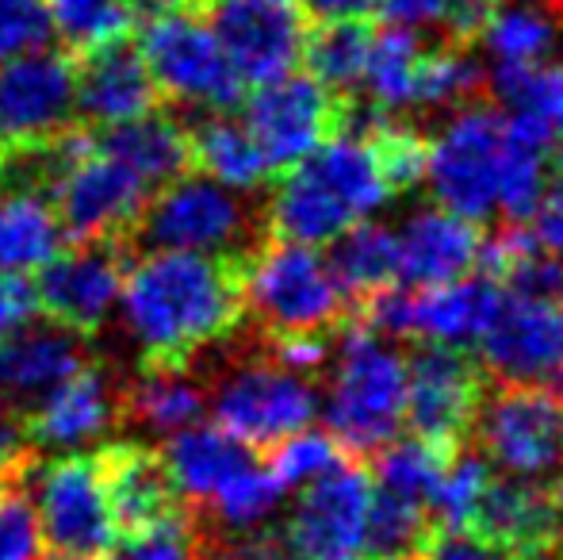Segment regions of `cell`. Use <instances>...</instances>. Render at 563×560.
Returning a JSON list of instances; mask_svg holds the SVG:
<instances>
[{
    "instance_id": "1",
    "label": "cell",
    "mask_w": 563,
    "mask_h": 560,
    "mask_svg": "<svg viewBox=\"0 0 563 560\" xmlns=\"http://www.w3.org/2000/svg\"><path fill=\"white\" fill-rule=\"evenodd\" d=\"M119 311L142 365L188 369L245 319L238 262L180 250H150L123 270Z\"/></svg>"
},
{
    "instance_id": "2",
    "label": "cell",
    "mask_w": 563,
    "mask_h": 560,
    "mask_svg": "<svg viewBox=\"0 0 563 560\" xmlns=\"http://www.w3.org/2000/svg\"><path fill=\"white\" fill-rule=\"evenodd\" d=\"M379 154L368 135L338 131L307 157L288 165L268 200V227L276 239L299 246H330L349 227L376 216L391 204Z\"/></svg>"
},
{
    "instance_id": "3",
    "label": "cell",
    "mask_w": 563,
    "mask_h": 560,
    "mask_svg": "<svg viewBox=\"0 0 563 560\" xmlns=\"http://www.w3.org/2000/svg\"><path fill=\"white\" fill-rule=\"evenodd\" d=\"M134 51L146 62L157 92L180 105L227 112L242 100V81L230 69L196 0H131Z\"/></svg>"
},
{
    "instance_id": "4",
    "label": "cell",
    "mask_w": 563,
    "mask_h": 560,
    "mask_svg": "<svg viewBox=\"0 0 563 560\" xmlns=\"http://www.w3.org/2000/svg\"><path fill=\"white\" fill-rule=\"evenodd\" d=\"M407 407V358L391 338L368 327H349L338 345L327 384L330 438L349 457H372L399 438Z\"/></svg>"
},
{
    "instance_id": "5",
    "label": "cell",
    "mask_w": 563,
    "mask_h": 560,
    "mask_svg": "<svg viewBox=\"0 0 563 560\" xmlns=\"http://www.w3.org/2000/svg\"><path fill=\"white\" fill-rule=\"evenodd\" d=\"M242 304L265 327L268 338L330 334L349 315V296L314 246L276 239L253 246L238 262Z\"/></svg>"
},
{
    "instance_id": "6",
    "label": "cell",
    "mask_w": 563,
    "mask_h": 560,
    "mask_svg": "<svg viewBox=\"0 0 563 560\" xmlns=\"http://www.w3.org/2000/svg\"><path fill=\"white\" fill-rule=\"evenodd\" d=\"M23 487L35 503L38 534L58 553L85 560H108L115 549L119 530L108 510V495L100 484V469L92 453L43 457L27 453L23 461Z\"/></svg>"
},
{
    "instance_id": "7",
    "label": "cell",
    "mask_w": 563,
    "mask_h": 560,
    "mask_svg": "<svg viewBox=\"0 0 563 560\" xmlns=\"http://www.w3.org/2000/svg\"><path fill=\"white\" fill-rule=\"evenodd\" d=\"M498 105H460L449 123L426 142V180L438 208L483 223L498 211V157H503Z\"/></svg>"
},
{
    "instance_id": "8",
    "label": "cell",
    "mask_w": 563,
    "mask_h": 560,
    "mask_svg": "<svg viewBox=\"0 0 563 560\" xmlns=\"http://www.w3.org/2000/svg\"><path fill=\"white\" fill-rule=\"evenodd\" d=\"M134 234H142V242L154 250L245 257L253 250V208L242 200V193H230L219 180L180 173L146 204Z\"/></svg>"
},
{
    "instance_id": "9",
    "label": "cell",
    "mask_w": 563,
    "mask_h": 560,
    "mask_svg": "<svg viewBox=\"0 0 563 560\" xmlns=\"http://www.w3.org/2000/svg\"><path fill=\"white\" fill-rule=\"evenodd\" d=\"M208 404L216 407V422L238 441L273 449L280 438L311 426L322 399L311 376L291 373L276 358H250L219 376Z\"/></svg>"
},
{
    "instance_id": "10",
    "label": "cell",
    "mask_w": 563,
    "mask_h": 560,
    "mask_svg": "<svg viewBox=\"0 0 563 560\" xmlns=\"http://www.w3.org/2000/svg\"><path fill=\"white\" fill-rule=\"evenodd\" d=\"M472 433L506 476L541 480L563 461V404L537 384H498L479 399Z\"/></svg>"
},
{
    "instance_id": "11",
    "label": "cell",
    "mask_w": 563,
    "mask_h": 560,
    "mask_svg": "<svg viewBox=\"0 0 563 560\" xmlns=\"http://www.w3.org/2000/svg\"><path fill=\"white\" fill-rule=\"evenodd\" d=\"M372 472L361 457H338L307 480L280 538L296 560H364Z\"/></svg>"
},
{
    "instance_id": "12",
    "label": "cell",
    "mask_w": 563,
    "mask_h": 560,
    "mask_svg": "<svg viewBox=\"0 0 563 560\" xmlns=\"http://www.w3.org/2000/svg\"><path fill=\"white\" fill-rule=\"evenodd\" d=\"M242 85H268L303 62L307 12L299 0H196Z\"/></svg>"
},
{
    "instance_id": "13",
    "label": "cell",
    "mask_w": 563,
    "mask_h": 560,
    "mask_svg": "<svg viewBox=\"0 0 563 560\" xmlns=\"http://www.w3.org/2000/svg\"><path fill=\"white\" fill-rule=\"evenodd\" d=\"M483 399V373L460 345L418 342L407 358V407L402 422L410 433L441 453H456L472 438Z\"/></svg>"
},
{
    "instance_id": "14",
    "label": "cell",
    "mask_w": 563,
    "mask_h": 560,
    "mask_svg": "<svg viewBox=\"0 0 563 560\" xmlns=\"http://www.w3.org/2000/svg\"><path fill=\"white\" fill-rule=\"evenodd\" d=\"M77 123V62L31 51L0 66V154L43 146Z\"/></svg>"
},
{
    "instance_id": "15",
    "label": "cell",
    "mask_w": 563,
    "mask_h": 560,
    "mask_svg": "<svg viewBox=\"0 0 563 560\" xmlns=\"http://www.w3.org/2000/svg\"><path fill=\"white\" fill-rule=\"evenodd\" d=\"M51 204L66 239L77 242H126L139 231L150 204V188L115 157L89 146L51 185Z\"/></svg>"
},
{
    "instance_id": "16",
    "label": "cell",
    "mask_w": 563,
    "mask_h": 560,
    "mask_svg": "<svg viewBox=\"0 0 563 560\" xmlns=\"http://www.w3.org/2000/svg\"><path fill=\"white\" fill-rule=\"evenodd\" d=\"M341 116H345V105L338 92L319 85L311 74H288L257 85V92L245 100L242 123L261 146L268 169H288L330 135H338Z\"/></svg>"
},
{
    "instance_id": "17",
    "label": "cell",
    "mask_w": 563,
    "mask_h": 560,
    "mask_svg": "<svg viewBox=\"0 0 563 560\" xmlns=\"http://www.w3.org/2000/svg\"><path fill=\"white\" fill-rule=\"evenodd\" d=\"M479 361L498 384L563 381V304L503 292L495 319L479 334Z\"/></svg>"
},
{
    "instance_id": "18",
    "label": "cell",
    "mask_w": 563,
    "mask_h": 560,
    "mask_svg": "<svg viewBox=\"0 0 563 560\" xmlns=\"http://www.w3.org/2000/svg\"><path fill=\"white\" fill-rule=\"evenodd\" d=\"M119 292H123V250L119 242H81L58 250L38 270V315L58 327L92 338L112 319Z\"/></svg>"
},
{
    "instance_id": "19",
    "label": "cell",
    "mask_w": 563,
    "mask_h": 560,
    "mask_svg": "<svg viewBox=\"0 0 563 560\" xmlns=\"http://www.w3.org/2000/svg\"><path fill=\"white\" fill-rule=\"evenodd\" d=\"M27 441L46 449H77L104 438L119 422V388L97 365L77 369L20 415Z\"/></svg>"
},
{
    "instance_id": "20",
    "label": "cell",
    "mask_w": 563,
    "mask_h": 560,
    "mask_svg": "<svg viewBox=\"0 0 563 560\" xmlns=\"http://www.w3.org/2000/svg\"><path fill=\"white\" fill-rule=\"evenodd\" d=\"M479 227L445 208H422L395 231V281L402 288H441L479 265Z\"/></svg>"
},
{
    "instance_id": "21",
    "label": "cell",
    "mask_w": 563,
    "mask_h": 560,
    "mask_svg": "<svg viewBox=\"0 0 563 560\" xmlns=\"http://www.w3.org/2000/svg\"><path fill=\"white\" fill-rule=\"evenodd\" d=\"M92 457H97L100 484H104L119 538L150 530L185 510V499L173 487L169 469L162 464L157 449H146L139 441H115V446L97 449Z\"/></svg>"
},
{
    "instance_id": "22",
    "label": "cell",
    "mask_w": 563,
    "mask_h": 560,
    "mask_svg": "<svg viewBox=\"0 0 563 560\" xmlns=\"http://www.w3.org/2000/svg\"><path fill=\"white\" fill-rule=\"evenodd\" d=\"M157 108V85L126 39L108 43L77 62V120L85 131L131 123Z\"/></svg>"
},
{
    "instance_id": "23",
    "label": "cell",
    "mask_w": 563,
    "mask_h": 560,
    "mask_svg": "<svg viewBox=\"0 0 563 560\" xmlns=\"http://www.w3.org/2000/svg\"><path fill=\"white\" fill-rule=\"evenodd\" d=\"M89 365L85 338L58 322H27L15 334L0 338V388L20 404H35L38 396Z\"/></svg>"
},
{
    "instance_id": "24",
    "label": "cell",
    "mask_w": 563,
    "mask_h": 560,
    "mask_svg": "<svg viewBox=\"0 0 563 560\" xmlns=\"http://www.w3.org/2000/svg\"><path fill=\"white\" fill-rule=\"evenodd\" d=\"M560 526L563 523H560L556 499H552V487H541V480L495 476L490 472L467 530L495 541L498 549L510 553V549L556 538Z\"/></svg>"
},
{
    "instance_id": "25",
    "label": "cell",
    "mask_w": 563,
    "mask_h": 560,
    "mask_svg": "<svg viewBox=\"0 0 563 560\" xmlns=\"http://www.w3.org/2000/svg\"><path fill=\"white\" fill-rule=\"evenodd\" d=\"M257 461L245 441L227 433L223 426H185V430L169 433L162 449V464L169 469V480L177 487L180 499L203 507L227 480H234L242 469Z\"/></svg>"
},
{
    "instance_id": "26",
    "label": "cell",
    "mask_w": 563,
    "mask_h": 560,
    "mask_svg": "<svg viewBox=\"0 0 563 560\" xmlns=\"http://www.w3.org/2000/svg\"><path fill=\"white\" fill-rule=\"evenodd\" d=\"M92 146L100 154L115 157L119 165L134 173L142 185L154 193V188L177 180L180 173H188L192 165V139H188V128L180 120L165 112H146L131 123H119V128H104Z\"/></svg>"
},
{
    "instance_id": "27",
    "label": "cell",
    "mask_w": 563,
    "mask_h": 560,
    "mask_svg": "<svg viewBox=\"0 0 563 560\" xmlns=\"http://www.w3.org/2000/svg\"><path fill=\"white\" fill-rule=\"evenodd\" d=\"M556 157V135L549 123L529 112H506L503 157H498V216L506 223H526L549 185V165Z\"/></svg>"
},
{
    "instance_id": "28",
    "label": "cell",
    "mask_w": 563,
    "mask_h": 560,
    "mask_svg": "<svg viewBox=\"0 0 563 560\" xmlns=\"http://www.w3.org/2000/svg\"><path fill=\"white\" fill-rule=\"evenodd\" d=\"M503 304V288L490 277H460L441 288H415V338L441 345L479 342Z\"/></svg>"
},
{
    "instance_id": "29",
    "label": "cell",
    "mask_w": 563,
    "mask_h": 560,
    "mask_svg": "<svg viewBox=\"0 0 563 560\" xmlns=\"http://www.w3.org/2000/svg\"><path fill=\"white\" fill-rule=\"evenodd\" d=\"M563 31L560 0H510L490 4L479 35L490 66H544Z\"/></svg>"
},
{
    "instance_id": "30",
    "label": "cell",
    "mask_w": 563,
    "mask_h": 560,
    "mask_svg": "<svg viewBox=\"0 0 563 560\" xmlns=\"http://www.w3.org/2000/svg\"><path fill=\"white\" fill-rule=\"evenodd\" d=\"M203 411H208V392L185 369L142 365V373L126 388H119V422L165 438L200 422Z\"/></svg>"
},
{
    "instance_id": "31",
    "label": "cell",
    "mask_w": 563,
    "mask_h": 560,
    "mask_svg": "<svg viewBox=\"0 0 563 560\" xmlns=\"http://www.w3.org/2000/svg\"><path fill=\"white\" fill-rule=\"evenodd\" d=\"M66 242L51 196L35 188H0V273H38Z\"/></svg>"
},
{
    "instance_id": "32",
    "label": "cell",
    "mask_w": 563,
    "mask_h": 560,
    "mask_svg": "<svg viewBox=\"0 0 563 560\" xmlns=\"http://www.w3.org/2000/svg\"><path fill=\"white\" fill-rule=\"evenodd\" d=\"M284 499V484L273 476L268 464L253 461L250 469H242L234 480H227L203 507H196V523L200 534L216 530L219 538H211L208 546H219L223 538H242V534L265 530V523L276 515Z\"/></svg>"
},
{
    "instance_id": "33",
    "label": "cell",
    "mask_w": 563,
    "mask_h": 560,
    "mask_svg": "<svg viewBox=\"0 0 563 560\" xmlns=\"http://www.w3.org/2000/svg\"><path fill=\"white\" fill-rule=\"evenodd\" d=\"M188 139H192V162L203 169V177L219 180L230 193H257L273 173L242 120H227L216 112L208 123L188 131Z\"/></svg>"
},
{
    "instance_id": "34",
    "label": "cell",
    "mask_w": 563,
    "mask_h": 560,
    "mask_svg": "<svg viewBox=\"0 0 563 560\" xmlns=\"http://www.w3.org/2000/svg\"><path fill=\"white\" fill-rule=\"evenodd\" d=\"M422 39L402 28H384L372 35L361 85L384 116L407 112L418 105V69H422Z\"/></svg>"
},
{
    "instance_id": "35",
    "label": "cell",
    "mask_w": 563,
    "mask_h": 560,
    "mask_svg": "<svg viewBox=\"0 0 563 560\" xmlns=\"http://www.w3.org/2000/svg\"><path fill=\"white\" fill-rule=\"evenodd\" d=\"M330 270L349 299H368L372 292L395 284V231L384 223H364L349 227L330 242Z\"/></svg>"
},
{
    "instance_id": "36",
    "label": "cell",
    "mask_w": 563,
    "mask_h": 560,
    "mask_svg": "<svg viewBox=\"0 0 563 560\" xmlns=\"http://www.w3.org/2000/svg\"><path fill=\"white\" fill-rule=\"evenodd\" d=\"M433 515L402 495L379 492L372 484L368 523H364V560H410L426 549L433 534Z\"/></svg>"
},
{
    "instance_id": "37",
    "label": "cell",
    "mask_w": 563,
    "mask_h": 560,
    "mask_svg": "<svg viewBox=\"0 0 563 560\" xmlns=\"http://www.w3.org/2000/svg\"><path fill=\"white\" fill-rule=\"evenodd\" d=\"M376 487L379 492L402 495V499L418 503L433 515V499H438L441 476L452 453H441L422 438H391L384 449H376Z\"/></svg>"
},
{
    "instance_id": "38",
    "label": "cell",
    "mask_w": 563,
    "mask_h": 560,
    "mask_svg": "<svg viewBox=\"0 0 563 560\" xmlns=\"http://www.w3.org/2000/svg\"><path fill=\"white\" fill-rule=\"evenodd\" d=\"M368 46H372V28H364V20H334V23H322L314 35H307L303 58L311 66L314 81L327 85L338 97H345L349 89L361 85Z\"/></svg>"
},
{
    "instance_id": "39",
    "label": "cell",
    "mask_w": 563,
    "mask_h": 560,
    "mask_svg": "<svg viewBox=\"0 0 563 560\" xmlns=\"http://www.w3.org/2000/svg\"><path fill=\"white\" fill-rule=\"evenodd\" d=\"M43 4L51 15V31L62 35L66 51L77 58L119 43L134 28L131 0H43Z\"/></svg>"
},
{
    "instance_id": "40",
    "label": "cell",
    "mask_w": 563,
    "mask_h": 560,
    "mask_svg": "<svg viewBox=\"0 0 563 560\" xmlns=\"http://www.w3.org/2000/svg\"><path fill=\"white\" fill-rule=\"evenodd\" d=\"M498 108L529 112L549 123L556 135V150H563V66H495L487 74Z\"/></svg>"
},
{
    "instance_id": "41",
    "label": "cell",
    "mask_w": 563,
    "mask_h": 560,
    "mask_svg": "<svg viewBox=\"0 0 563 560\" xmlns=\"http://www.w3.org/2000/svg\"><path fill=\"white\" fill-rule=\"evenodd\" d=\"M495 0H379L376 12L384 15L387 28H402L422 39L426 31L441 43H472L479 35Z\"/></svg>"
},
{
    "instance_id": "42",
    "label": "cell",
    "mask_w": 563,
    "mask_h": 560,
    "mask_svg": "<svg viewBox=\"0 0 563 560\" xmlns=\"http://www.w3.org/2000/svg\"><path fill=\"white\" fill-rule=\"evenodd\" d=\"M203 553H208V541H203L196 515L185 507L180 515L165 518L150 530L123 534L108 560H203Z\"/></svg>"
},
{
    "instance_id": "43",
    "label": "cell",
    "mask_w": 563,
    "mask_h": 560,
    "mask_svg": "<svg viewBox=\"0 0 563 560\" xmlns=\"http://www.w3.org/2000/svg\"><path fill=\"white\" fill-rule=\"evenodd\" d=\"M31 453V449H27ZM15 457L8 469H0V560H35L38 557V518L31 507V495L23 487V461Z\"/></svg>"
},
{
    "instance_id": "44",
    "label": "cell",
    "mask_w": 563,
    "mask_h": 560,
    "mask_svg": "<svg viewBox=\"0 0 563 560\" xmlns=\"http://www.w3.org/2000/svg\"><path fill=\"white\" fill-rule=\"evenodd\" d=\"M341 457V446L330 433L319 430H296L288 438H280L268 453V469L284 487H303L307 480H314L319 472H327Z\"/></svg>"
},
{
    "instance_id": "45",
    "label": "cell",
    "mask_w": 563,
    "mask_h": 560,
    "mask_svg": "<svg viewBox=\"0 0 563 560\" xmlns=\"http://www.w3.org/2000/svg\"><path fill=\"white\" fill-rule=\"evenodd\" d=\"M51 35V15L43 0H0V66L46 46Z\"/></svg>"
},
{
    "instance_id": "46",
    "label": "cell",
    "mask_w": 563,
    "mask_h": 560,
    "mask_svg": "<svg viewBox=\"0 0 563 560\" xmlns=\"http://www.w3.org/2000/svg\"><path fill=\"white\" fill-rule=\"evenodd\" d=\"M422 560H506V549L495 541L479 538L472 530H449V526H433L430 541L418 553Z\"/></svg>"
},
{
    "instance_id": "47",
    "label": "cell",
    "mask_w": 563,
    "mask_h": 560,
    "mask_svg": "<svg viewBox=\"0 0 563 560\" xmlns=\"http://www.w3.org/2000/svg\"><path fill=\"white\" fill-rule=\"evenodd\" d=\"M38 319V296L35 284L15 273H0V338L15 334L20 327Z\"/></svg>"
},
{
    "instance_id": "48",
    "label": "cell",
    "mask_w": 563,
    "mask_h": 560,
    "mask_svg": "<svg viewBox=\"0 0 563 560\" xmlns=\"http://www.w3.org/2000/svg\"><path fill=\"white\" fill-rule=\"evenodd\" d=\"M533 239L541 250L563 257V165H560L556 180L544 185V196L533 211Z\"/></svg>"
},
{
    "instance_id": "49",
    "label": "cell",
    "mask_w": 563,
    "mask_h": 560,
    "mask_svg": "<svg viewBox=\"0 0 563 560\" xmlns=\"http://www.w3.org/2000/svg\"><path fill=\"white\" fill-rule=\"evenodd\" d=\"M208 553H216L219 560H296L284 546V538L276 530H253L242 534L227 546H208Z\"/></svg>"
},
{
    "instance_id": "50",
    "label": "cell",
    "mask_w": 563,
    "mask_h": 560,
    "mask_svg": "<svg viewBox=\"0 0 563 560\" xmlns=\"http://www.w3.org/2000/svg\"><path fill=\"white\" fill-rule=\"evenodd\" d=\"M307 15L322 23H334V20H364L379 8V0H299Z\"/></svg>"
},
{
    "instance_id": "51",
    "label": "cell",
    "mask_w": 563,
    "mask_h": 560,
    "mask_svg": "<svg viewBox=\"0 0 563 560\" xmlns=\"http://www.w3.org/2000/svg\"><path fill=\"white\" fill-rule=\"evenodd\" d=\"M20 453H27V433H23V422L15 419L12 411L0 407V469H8Z\"/></svg>"
},
{
    "instance_id": "52",
    "label": "cell",
    "mask_w": 563,
    "mask_h": 560,
    "mask_svg": "<svg viewBox=\"0 0 563 560\" xmlns=\"http://www.w3.org/2000/svg\"><path fill=\"white\" fill-rule=\"evenodd\" d=\"M506 560H563V534H556V538H544V541H533V546L510 549Z\"/></svg>"
},
{
    "instance_id": "53",
    "label": "cell",
    "mask_w": 563,
    "mask_h": 560,
    "mask_svg": "<svg viewBox=\"0 0 563 560\" xmlns=\"http://www.w3.org/2000/svg\"><path fill=\"white\" fill-rule=\"evenodd\" d=\"M552 499H556L560 523H563V461H560V476H556V484H552Z\"/></svg>"
},
{
    "instance_id": "54",
    "label": "cell",
    "mask_w": 563,
    "mask_h": 560,
    "mask_svg": "<svg viewBox=\"0 0 563 560\" xmlns=\"http://www.w3.org/2000/svg\"><path fill=\"white\" fill-rule=\"evenodd\" d=\"M35 560H85V557H74V553H58V549H51L46 557H35Z\"/></svg>"
},
{
    "instance_id": "55",
    "label": "cell",
    "mask_w": 563,
    "mask_h": 560,
    "mask_svg": "<svg viewBox=\"0 0 563 560\" xmlns=\"http://www.w3.org/2000/svg\"><path fill=\"white\" fill-rule=\"evenodd\" d=\"M556 396H560V404H563V381H560V392H556Z\"/></svg>"
},
{
    "instance_id": "56",
    "label": "cell",
    "mask_w": 563,
    "mask_h": 560,
    "mask_svg": "<svg viewBox=\"0 0 563 560\" xmlns=\"http://www.w3.org/2000/svg\"><path fill=\"white\" fill-rule=\"evenodd\" d=\"M203 560H219V557L216 553H203Z\"/></svg>"
},
{
    "instance_id": "57",
    "label": "cell",
    "mask_w": 563,
    "mask_h": 560,
    "mask_svg": "<svg viewBox=\"0 0 563 560\" xmlns=\"http://www.w3.org/2000/svg\"><path fill=\"white\" fill-rule=\"evenodd\" d=\"M410 560H422V557H410Z\"/></svg>"
},
{
    "instance_id": "58",
    "label": "cell",
    "mask_w": 563,
    "mask_h": 560,
    "mask_svg": "<svg viewBox=\"0 0 563 560\" xmlns=\"http://www.w3.org/2000/svg\"><path fill=\"white\" fill-rule=\"evenodd\" d=\"M560 4H563V0H560Z\"/></svg>"
}]
</instances>
